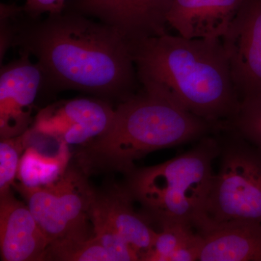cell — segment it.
<instances>
[{"instance_id": "6da1fadb", "label": "cell", "mask_w": 261, "mask_h": 261, "mask_svg": "<svg viewBox=\"0 0 261 261\" xmlns=\"http://www.w3.org/2000/svg\"><path fill=\"white\" fill-rule=\"evenodd\" d=\"M15 42L36 57L46 80L61 89L123 101L140 83L130 42L113 27L80 13L50 14L18 31Z\"/></svg>"}, {"instance_id": "7a4b0ae2", "label": "cell", "mask_w": 261, "mask_h": 261, "mask_svg": "<svg viewBox=\"0 0 261 261\" xmlns=\"http://www.w3.org/2000/svg\"><path fill=\"white\" fill-rule=\"evenodd\" d=\"M130 46L142 89L217 126L238 112L240 99L221 39L167 33Z\"/></svg>"}, {"instance_id": "3957f363", "label": "cell", "mask_w": 261, "mask_h": 261, "mask_svg": "<svg viewBox=\"0 0 261 261\" xmlns=\"http://www.w3.org/2000/svg\"><path fill=\"white\" fill-rule=\"evenodd\" d=\"M219 128L142 89L115 108L104 133L82 145L79 165L86 174L116 171L126 175L136 168L135 161L147 154L197 142Z\"/></svg>"}, {"instance_id": "277c9868", "label": "cell", "mask_w": 261, "mask_h": 261, "mask_svg": "<svg viewBox=\"0 0 261 261\" xmlns=\"http://www.w3.org/2000/svg\"><path fill=\"white\" fill-rule=\"evenodd\" d=\"M211 134L169 161L126 174L127 190L150 222L161 227L179 223L195 229L202 222L215 174L213 165L221 152L219 137Z\"/></svg>"}, {"instance_id": "5b68a950", "label": "cell", "mask_w": 261, "mask_h": 261, "mask_svg": "<svg viewBox=\"0 0 261 261\" xmlns=\"http://www.w3.org/2000/svg\"><path fill=\"white\" fill-rule=\"evenodd\" d=\"M222 128L219 171L196 230L211 224H261V150L228 127Z\"/></svg>"}, {"instance_id": "8992f818", "label": "cell", "mask_w": 261, "mask_h": 261, "mask_svg": "<svg viewBox=\"0 0 261 261\" xmlns=\"http://www.w3.org/2000/svg\"><path fill=\"white\" fill-rule=\"evenodd\" d=\"M16 187L50 243L92 237L88 234L89 211L96 191L80 168H68L47 185Z\"/></svg>"}, {"instance_id": "52a82bcc", "label": "cell", "mask_w": 261, "mask_h": 261, "mask_svg": "<svg viewBox=\"0 0 261 261\" xmlns=\"http://www.w3.org/2000/svg\"><path fill=\"white\" fill-rule=\"evenodd\" d=\"M240 101L261 92V0H246L221 38Z\"/></svg>"}, {"instance_id": "ba28073f", "label": "cell", "mask_w": 261, "mask_h": 261, "mask_svg": "<svg viewBox=\"0 0 261 261\" xmlns=\"http://www.w3.org/2000/svg\"><path fill=\"white\" fill-rule=\"evenodd\" d=\"M173 0H74L75 13L93 17L129 42L167 34Z\"/></svg>"}, {"instance_id": "9c48e42d", "label": "cell", "mask_w": 261, "mask_h": 261, "mask_svg": "<svg viewBox=\"0 0 261 261\" xmlns=\"http://www.w3.org/2000/svg\"><path fill=\"white\" fill-rule=\"evenodd\" d=\"M114 109L98 99H72L48 106L38 113L33 132L65 145L88 143L106 132Z\"/></svg>"}, {"instance_id": "30bf717a", "label": "cell", "mask_w": 261, "mask_h": 261, "mask_svg": "<svg viewBox=\"0 0 261 261\" xmlns=\"http://www.w3.org/2000/svg\"><path fill=\"white\" fill-rule=\"evenodd\" d=\"M46 75L40 65L23 53L18 61L3 67L0 75V138L18 137L32 122L33 106Z\"/></svg>"}, {"instance_id": "8fae6325", "label": "cell", "mask_w": 261, "mask_h": 261, "mask_svg": "<svg viewBox=\"0 0 261 261\" xmlns=\"http://www.w3.org/2000/svg\"><path fill=\"white\" fill-rule=\"evenodd\" d=\"M133 201L126 186L96 192L89 208V219L93 229L109 231L129 243L140 252L142 261L158 231L151 227L150 221L145 216L136 212Z\"/></svg>"}, {"instance_id": "7c38bea8", "label": "cell", "mask_w": 261, "mask_h": 261, "mask_svg": "<svg viewBox=\"0 0 261 261\" xmlns=\"http://www.w3.org/2000/svg\"><path fill=\"white\" fill-rule=\"evenodd\" d=\"M49 244L28 205L17 200L11 191L0 195L2 260H44Z\"/></svg>"}, {"instance_id": "4fadbf2b", "label": "cell", "mask_w": 261, "mask_h": 261, "mask_svg": "<svg viewBox=\"0 0 261 261\" xmlns=\"http://www.w3.org/2000/svg\"><path fill=\"white\" fill-rule=\"evenodd\" d=\"M246 0H173L168 24L187 39H221Z\"/></svg>"}, {"instance_id": "5bb4252c", "label": "cell", "mask_w": 261, "mask_h": 261, "mask_svg": "<svg viewBox=\"0 0 261 261\" xmlns=\"http://www.w3.org/2000/svg\"><path fill=\"white\" fill-rule=\"evenodd\" d=\"M197 231L203 238L198 261H261V224H211Z\"/></svg>"}, {"instance_id": "9a60e30c", "label": "cell", "mask_w": 261, "mask_h": 261, "mask_svg": "<svg viewBox=\"0 0 261 261\" xmlns=\"http://www.w3.org/2000/svg\"><path fill=\"white\" fill-rule=\"evenodd\" d=\"M142 261H198L203 238L191 225L161 226Z\"/></svg>"}, {"instance_id": "2e32d148", "label": "cell", "mask_w": 261, "mask_h": 261, "mask_svg": "<svg viewBox=\"0 0 261 261\" xmlns=\"http://www.w3.org/2000/svg\"><path fill=\"white\" fill-rule=\"evenodd\" d=\"M44 260L114 261L93 235L87 239H67L51 242Z\"/></svg>"}, {"instance_id": "e0dca14e", "label": "cell", "mask_w": 261, "mask_h": 261, "mask_svg": "<svg viewBox=\"0 0 261 261\" xmlns=\"http://www.w3.org/2000/svg\"><path fill=\"white\" fill-rule=\"evenodd\" d=\"M225 126L261 150V92L241 99L238 112Z\"/></svg>"}, {"instance_id": "ac0fdd59", "label": "cell", "mask_w": 261, "mask_h": 261, "mask_svg": "<svg viewBox=\"0 0 261 261\" xmlns=\"http://www.w3.org/2000/svg\"><path fill=\"white\" fill-rule=\"evenodd\" d=\"M28 130L13 138L3 139L0 142V195L10 191L18 176L22 151L28 138Z\"/></svg>"}, {"instance_id": "d6986e66", "label": "cell", "mask_w": 261, "mask_h": 261, "mask_svg": "<svg viewBox=\"0 0 261 261\" xmlns=\"http://www.w3.org/2000/svg\"><path fill=\"white\" fill-rule=\"evenodd\" d=\"M63 7L59 0H27L25 10L32 15H37L44 12L56 14L61 13Z\"/></svg>"}, {"instance_id": "ffe728a7", "label": "cell", "mask_w": 261, "mask_h": 261, "mask_svg": "<svg viewBox=\"0 0 261 261\" xmlns=\"http://www.w3.org/2000/svg\"><path fill=\"white\" fill-rule=\"evenodd\" d=\"M65 0H59L60 3H62V4H64V2Z\"/></svg>"}]
</instances>
